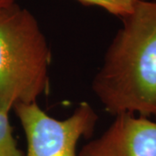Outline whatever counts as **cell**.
<instances>
[{
    "label": "cell",
    "mask_w": 156,
    "mask_h": 156,
    "mask_svg": "<svg viewBox=\"0 0 156 156\" xmlns=\"http://www.w3.org/2000/svg\"><path fill=\"white\" fill-rule=\"evenodd\" d=\"M17 0H0V10L17 4Z\"/></svg>",
    "instance_id": "cell-7"
},
{
    "label": "cell",
    "mask_w": 156,
    "mask_h": 156,
    "mask_svg": "<svg viewBox=\"0 0 156 156\" xmlns=\"http://www.w3.org/2000/svg\"><path fill=\"white\" fill-rule=\"evenodd\" d=\"M121 19L93 79V93L114 116L156 117V0L140 1Z\"/></svg>",
    "instance_id": "cell-1"
},
{
    "label": "cell",
    "mask_w": 156,
    "mask_h": 156,
    "mask_svg": "<svg viewBox=\"0 0 156 156\" xmlns=\"http://www.w3.org/2000/svg\"><path fill=\"white\" fill-rule=\"evenodd\" d=\"M12 109L26 137V156H77L78 140L92 135L98 120L87 101L81 102L64 120L50 116L37 102L17 103Z\"/></svg>",
    "instance_id": "cell-3"
},
{
    "label": "cell",
    "mask_w": 156,
    "mask_h": 156,
    "mask_svg": "<svg viewBox=\"0 0 156 156\" xmlns=\"http://www.w3.org/2000/svg\"><path fill=\"white\" fill-rule=\"evenodd\" d=\"M10 111L0 109V156H24L13 136Z\"/></svg>",
    "instance_id": "cell-5"
},
{
    "label": "cell",
    "mask_w": 156,
    "mask_h": 156,
    "mask_svg": "<svg viewBox=\"0 0 156 156\" xmlns=\"http://www.w3.org/2000/svg\"><path fill=\"white\" fill-rule=\"evenodd\" d=\"M51 51L38 21L17 4L0 10V109L37 102L49 89Z\"/></svg>",
    "instance_id": "cell-2"
},
{
    "label": "cell",
    "mask_w": 156,
    "mask_h": 156,
    "mask_svg": "<svg viewBox=\"0 0 156 156\" xmlns=\"http://www.w3.org/2000/svg\"><path fill=\"white\" fill-rule=\"evenodd\" d=\"M77 156H156V122L124 113Z\"/></svg>",
    "instance_id": "cell-4"
},
{
    "label": "cell",
    "mask_w": 156,
    "mask_h": 156,
    "mask_svg": "<svg viewBox=\"0 0 156 156\" xmlns=\"http://www.w3.org/2000/svg\"><path fill=\"white\" fill-rule=\"evenodd\" d=\"M84 5L97 6L120 18L126 17L141 0H76Z\"/></svg>",
    "instance_id": "cell-6"
}]
</instances>
